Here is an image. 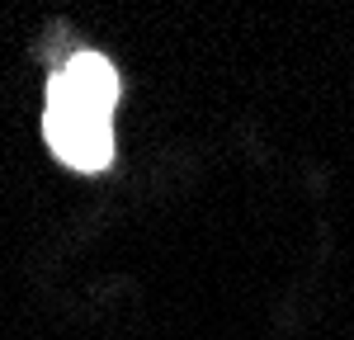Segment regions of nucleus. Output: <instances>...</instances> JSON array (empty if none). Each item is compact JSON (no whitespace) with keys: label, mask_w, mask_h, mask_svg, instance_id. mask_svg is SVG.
Returning <instances> with one entry per match:
<instances>
[{"label":"nucleus","mask_w":354,"mask_h":340,"mask_svg":"<svg viewBox=\"0 0 354 340\" xmlns=\"http://www.w3.org/2000/svg\"><path fill=\"white\" fill-rule=\"evenodd\" d=\"M123 85L100 53H76L48 85L43 133L71 170H104L113 156V104Z\"/></svg>","instance_id":"f257e3e1"}]
</instances>
